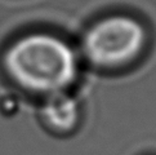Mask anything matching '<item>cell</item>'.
Masks as SVG:
<instances>
[{
  "label": "cell",
  "mask_w": 156,
  "mask_h": 155,
  "mask_svg": "<svg viewBox=\"0 0 156 155\" xmlns=\"http://www.w3.org/2000/svg\"><path fill=\"white\" fill-rule=\"evenodd\" d=\"M2 63L17 85L48 96L65 92L77 73L74 49L63 39L43 31L14 39L5 48Z\"/></svg>",
  "instance_id": "cell-1"
},
{
  "label": "cell",
  "mask_w": 156,
  "mask_h": 155,
  "mask_svg": "<svg viewBox=\"0 0 156 155\" xmlns=\"http://www.w3.org/2000/svg\"><path fill=\"white\" fill-rule=\"evenodd\" d=\"M143 44V27L130 17L115 16L94 23L85 32L83 51L92 63L114 67L137 57Z\"/></svg>",
  "instance_id": "cell-2"
},
{
  "label": "cell",
  "mask_w": 156,
  "mask_h": 155,
  "mask_svg": "<svg viewBox=\"0 0 156 155\" xmlns=\"http://www.w3.org/2000/svg\"><path fill=\"white\" fill-rule=\"evenodd\" d=\"M43 116L45 121L57 131H70L79 119V106L72 97L65 92L49 95L43 106Z\"/></svg>",
  "instance_id": "cell-3"
}]
</instances>
